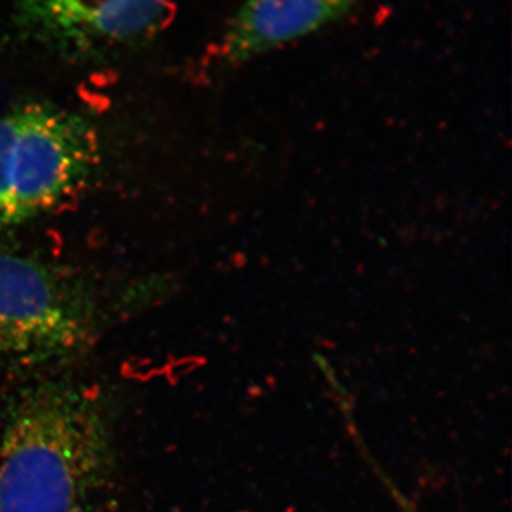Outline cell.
<instances>
[{
  "label": "cell",
  "instance_id": "obj_1",
  "mask_svg": "<svg viewBox=\"0 0 512 512\" xmlns=\"http://www.w3.org/2000/svg\"><path fill=\"white\" fill-rule=\"evenodd\" d=\"M113 456L99 387L57 379L23 387L0 420V512H90Z\"/></svg>",
  "mask_w": 512,
  "mask_h": 512
},
{
  "label": "cell",
  "instance_id": "obj_2",
  "mask_svg": "<svg viewBox=\"0 0 512 512\" xmlns=\"http://www.w3.org/2000/svg\"><path fill=\"white\" fill-rule=\"evenodd\" d=\"M99 161L93 127L77 114L29 104L0 119V232L42 214Z\"/></svg>",
  "mask_w": 512,
  "mask_h": 512
},
{
  "label": "cell",
  "instance_id": "obj_3",
  "mask_svg": "<svg viewBox=\"0 0 512 512\" xmlns=\"http://www.w3.org/2000/svg\"><path fill=\"white\" fill-rule=\"evenodd\" d=\"M93 296L55 266L0 249V362L37 366L79 353L97 332Z\"/></svg>",
  "mask_w": 512,
  "mask_h": 512
},
{
  "label": "cell",
  "instance_id": "obj_4",
  "mask_svg": "<svg viewBox=\"0 0 512 512\" xmlns=\"http://www.w3.org/2000/svg\"><path fill=\"white\" fill-rule=\"evenodd\" d=\"M173 0H29L37 28L73 46H121L150 35Z\"/></svg>",
  "mask_w": 512,
  "mask_h": 512
},
{
  "label": "cell",
  "instance_id": "obj_5",
  "mask_svg": "<svg viewBox=\"0 0 512 512\" xmlns=\"http://www.w3.org/2000/svg\"><path fill=\"white\" fill-rule=\"evenodd\" d=\"M359 0H244L222 36L221 57L242 64L345 18Z\"/></svg>",
  "mask_w": 512,
  "mask_h": 512
},
{
  "label": "cell",
  "instance_id": "obj_6",
  "mask_svg": "<svg viewBox=\"0 0 512 512\" xmlns=\"http://www.w3.org/2000/svg\"><path fill=\"white\" fill-rule=\"evenodd\" d=\"M367 461H369L370 467L376 471L377 477L380 478V481L386 485L387 491L392 495L394 503L399 505L400 512H419L417 511L416 505L409 500V497H407L399 487H397L392 478L387 476L386 471L383 470L382 466L377 464V461L373 460V458H370V460Z\"/></svg>",
  "mask_w": 512,
  "mask_h": 512
}]
</instances>
